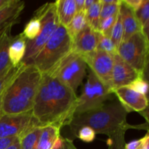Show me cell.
<instances>
[{"instance_id": "d4e9b609", "label": "cell", "mask_w": 149, "mask_h": 149, "mask_svg": "<svg viewBox=\"0 0 149 149\" xmlns=\"http://www.w3.org/2000/svg\"><path fill=\"white\" fill-rule=\"evenodd\" d=\"M100 21L108 17L115 16L119 13L120 0H101Z\"/></svg>"}, {"instance_id": "7c38bea8", "label": "cell", "mask_w": 149, "mask_h": 149, "mask_svg": "<svg viewBox=\"0 0 149 149\" xmlns=\"http://www.w3.org/2000/svg\"><path fill=\"white\" fill-rule=\"evenodd\" d=\"M119 103L124 106L127 111H143L148 106L146 96L134 91L128 87H122L113 91Z\"/></svg>"}, {"instance_id": "e0dca14e", "label": "cell", "mask_w": 149, "mask_h": 149, "mask_svg": "<svg viewBox=\"0 0 149 149\" xmlns=\"http://www.w3.org/2000/svg\"><path fill=\"white\" fill-rule=\"evenodd\" d=\"M27 40L22 33L13 36L9 48V58L13 66H17L22 63L26 51Z\"/></svg>"}, {"instance_id": "f1b7e54d", "label": "cell", "mask_w": 149, "mask_h": 149, "mask_svg": "<svg viewBox=\"0 0 149 149\" xmlns=\"http://www.w3.org/2000/svg\"><path fill=\"white\" fill-rule=\"evenodd\" d=\"M79 139L85 143H91L95 140L96 136V132L90 127L84 126L80 127L75 134Z\"/></svg>"}, {"instance_id": "836d02e7", "label": "cell", "mask_w": 149, "mask_h": 149, "mask_svg": "<svg viewBox=\"0 0 149 149\" xmlns=\"http://www.w3.org/2000/svg\"><path fill=\"white\" fill-rule=\"evenodd\" d=\"M124 1L131 8L133 9L135 12H136L139 9L143 2V0H124Z\"/></svg>"}, {"instance_id": "83f0119b", "label": "cell", "mask_w": 149, "mask_h": 149, "mask_svg": "<svg viewBox=\"0 0 149 149\" xmlns=\"http://www.w3.org/2000/svg\"><path fill=\"white\" fill-rule=\"evenodd\" d=\"M127 130H121L114 135L109 137L108 149H125V132Z\"/></svg>"}, {"instance_id": "ffe728a7", "label": "cell", "mask_w": 149, "mask_h": 149, "mask_svg": "<svg viewBox=\"0 0 149 149\" xmlns=\"http://www.w3.org/2000/svg\"><path fill=\"white\" fill-rule=\"evenodd\" d=\"M26 65L21 63L17 66H11L4 72L0 74V96L2 95L10 85L13 80L17 77Z\"/></svg>"}, {"instance_id": "30bf717a", "label": "cell", "mask_w": 149, "mask_h": 149, "mask_svg": "<svg viewBox=\"0 0 149 149\" xmlns=\"http://www.w3.org/2000/svg\"><path fill=\"white\" fill-rule=\"evenodd\" d=\"M82 58L95 75L111 90L113 55L97 49L89 55L82 56Z\"/></svg>"}, {"instance_id": "9c48e42d", "label": "cell", "mask_w": 149, "mask_h": 149, "mask_svg": "<svg viewBox=\"0 0 149 149\" xmlns=\"http://www.w3.org/2000/svg\"><path fill=\"white\" fill-rule=\"evenodd\" d=\"M39 127L42 126L32 111L18 114H3L0 117V138L17 137L20 139Z\"/></svg>"}, {"instance_id": "b9f144b4", "label": "cell", "mask_w": 149, "mask_h": 149, "mask_svg": "<svg viewBox=\"0 0 149 149\" xmlns=\"http://www.w3.org/2000/svg\"><path fill=\"white\" fill-rule=\"evenodd\" d=\"M6 149H20V141L19 139H17L14 143L12 144L11 146L7 148Z\"/></svg>"}, {"instance_id": "8d00e7d4", "label": "cell", "mask_w": 149, "mask_h": 149, "mask_svg": "<svg viewBox=\"0 0 149 149\" xmlns=\"http://www.w3.org/2000/svg\"><path fill=\"white\" fill-rule=\"evenodd\" d=\"M141 77H142L145 81H146L149 84V54L148 57H147L145 66H144L143 71Z\"/></svg>"}, {"instance_id": "ba28073f", "label": "cell", "mask_w": 149, "mask_h": 149, "mask_svg": "<svg viewBox=\"0 0 149 149\" xmlns=\"http://www.w3.org/2000/svg\"><path fill=\"white\" fill-rule=\"evenodd\" d=\"M117 54L141 77L149 54V46L142 31L122 42L118 47Z\"/></svg>"}, {"instance_id": "603a6c76", "label": "cell", "mask_w": 149, "mask_h": 149, "mask_svg": "<svg viewBox=\"0 0 149 149\" xmlns=\"http://www.w3.org/2000/svg\"><path fill=\"white\" fill-rule=\"evenodd\" d=\"M42 28L41 20L36 14L26 23L22 33L27 41H32L37 37Z\"/></svg>"}, {"instance_id": "d6986e66", "label": "cell", "mask_w": 149, "mask_h": 149, "mask_svg": "<svg viewBox=\"0 0 149 149\" xmlns=\"http://www.w3.org/2000/svg\"><path fill=\"white\" fill-rule=\"evenodd\" d=\"M61 128L52 125L42 127V133L33 149H52L55 140L61 135Z\"/></svg>"}, {"instance_id": "6da1fadb", "label": "cell", "mask_w": 149, "mask_h": 149, "mask_svg": "<svg viewBox=\"0 0 149 149\" xmlns=\"http://www.w3.org/2000/svg\"><path fill=\"white\" fill-rule=\"evenodd\" d=\"M32 113L42 127L69 125L75 114L78 97L56 77L42 74Z\"/></svg>"}, {"instance_id": "d590c367", "label": "cell", "mask_w": 149, "mask_h": 149, "mask_svg": "<svg viewBox=\"0 0 149 149\" xmlns=\"http://www.w3.org/2000/svg\"><path fill=\"white\" fill-rule=\"evenodd\" d=\"M141 141L139 140H135V141H130L128 143H125V149H141Z\"/></svg>"}, {"instance_id": "7bdbcfd3", "label": "cell", "mask_w": 149, "mask_h": 149, "mask_svg": "<svg viewBox=\"0 0 149 149\" xmlns=\"http://www.w3.org/2000/svg\"><path fill=\"white\" fill-rule=\"evenodd\" d=\"M10 0H0V9L2 8L4 6L8 4Z\"/></svg>"}, {"instance_id": "8fae6325", "label": "cell", "mask_w": 149, "mask_h": 149, "mask_svg": "<svg viewBox=\"0 0 149 149\" xmlns=\"http://www.w3.org/2000/svg\"><path fill=\"white\" fill-rule=\"evenodd\" d=\"M140 77L141 75L118 54L113 55V66L111 76L112 93H113V91L119 87H127Z\"/></svg>"}, {"instance_id": "ab89813d", "label": "cell", "mask_w": 149, "mask_h": 149, "mask_svg": "<svg viewBox=\"0 0 149 149\" xmlns=\"http://www.w3.org/2000/svg\"><path fill=\"white\" fill-rule=\"evenodd\" d=\"M84 1H85V0H75L76 7H77V13L83 12V10H84Z\"/></svg>"}, {"instance_id": "f546056e", "label": "cell", "mask_w": 149, "mask_h": 149, "mask_svg": "<svg viewBox=\"0 0 149 149\" xmlns=\"http://www.w3.org/2000/svg\"><path fill=\"white\" fill-rule=\"evenodd\" d=\"M127 87L132 89V90L140 93V94L144 95H146L149 90L148 83L146 81H145L141 77L135 79Z\"/></svg>"}, {"instance_id": "5b68a950", "label": "cell", "mask_w": 149, "mask_h": 149, "mask_svg": "<svg viewBox=\"0 0 149 149\" xmlns=\"http://www.w3.org/2000/svg\"><path fill=\"white\" fill-rule=\"evenodd\" d=\"M35 14L40 18L42 28L36 39L27 41L26 54L22 61V63L25 65H31L35 57L50 39L60 25L55 2L43 4L35 12Z\"/></svg>"}, {"instance_id": "52a82bcc", "label": "cell", "mask_w": 149, "mask_h": 149, "mask_svg": "<svg viewBox=\"0 0 149 149\" xmlns=\"http://www.w3.org/2000/svg\"><path fill=\"white\" fill-rule=\"evenodd\" d=\"M86 69L87 63L82 56L72 51L55 69L46 74L56 77L61 82L76 93L85 77Z\"/></svg>"}, {"instance_id": "e575fe53", "label": "cell", "mask_w": 149, "mask_h": 149, "mask_svg": "<svg viewBox=\"0 0 149 149\" xmlns=\"http://www.w3.org/2000/svg\"><path fill=\"white\" fill-rule=\"evenodd\" d=\"M59 149H77V148L71 140L63 138L62 146Z\"/></svg>"}, {"instance_id": "484cf974", "label": "cell", "mask_w": 149, "mask_h": 149, "mask_svg": "<svg viewBox=\"0 0 149 149\" xmlns=\"http://www.w3.org/2000/svg\"><path fill=\"white\" fill-rule=\"evenodd\" d=\"M97 49L103 51L112 55L117 54V47L113 44L110 37L97 31Z\"/></svg>"}, {"instance_id": "3957f363", "label": "cell", "mask_w": 149, "mask_h": 149, "mask_svg": "<svg viewBox=\"0 0 149 149\" xmlns=\"http://www.w3.org/2000/svg\"><path fill=\"white\" fill-rule=\"evenodd\" d=\"M42 76L33 65H26L3 95V113L18 114L32 111Z\"/></svg>"}, {"instance_id": "f6af8a7d", "label": "cell", "mask_w": 149, "mask_h": 149, "mask_svg": "<svg viewBox=\"0 0 149 149\" xmlns=\"http://www.w3.org/2000/svg\"><path fill=\"white\" fill-rule=\"evenodd\" d=\"M146 96V98H147V100H148V102L149 103V90H148V93H147V95Z\"/></svg>"}, {"instance_id": "7a4b0ae2", "label": "cell", "mask_w": 149, "mask_h": 149, "mask_svg": "<svg viewBox=\"0 0 149 149\" xmlns=\"http://www.w3.org/2000/svg\"><path fill=\"white\" fill-rule=\"evenodd\" d=\"M127 113L118 100L108 104L105 103L97 109L74 115L68 126L74 135L80 127L87 126L92 128L96 133L110 137L121 130L135 127L127 122Z\"/></svg>"}, {"instance_id": "9a60e30c", "label": "cell", "mask_w": 149, "mask_h": 149, "mask_svg": "<svg viewBox=\"0 0 149 149\" xmlns=\"http://www.w3.org/2000/svg\"><path fill=\"white\" fill-rule=\"evenodd\" d=\"M24 7L23 1L10 0L8 4L0 9V31L15 24Z\"/></svg>"}, {"instance_id": "1f68e13d", "label": "cell", "mask_w": 149, "mask_h": 149, "mask_svg": "<svg viewBox=\"0 0 149 149\" xmlns=\"http://www.w3.org/2000/svg\"><path fill=\"white\" fill-rule=\"evenodd\" d=\"M117 15L101 20L100 23V26H99L98 32L103 33L105 36H107L109 37H110L111 32L113 25H114L115 22H116Z\"/></svg>"}, {"instance_id": "4fadbf2b", "label": "cell", "mask_w": 149, "mask_h": 149, "mask_svg": "<svg viewBox=\"0 0 149 149\" xmlns=\"http://www.w3.org/2000/svg\"><path fill=\"white\" fill-rule=\"evenodd\" d=\"M97 31L90 26L77 33L73 38V52L84 56L97 50Z\"/></svg>"}, {"instance_id": "7402d4cb", "label": "cell", "mask_w": 149, "mask_h": 149, "mask_svg": "<svg viewBox=\"0 0 149 149\" xmlns=\"http://www.w3.org/2000/svg\"><path fill=\"white\" fill-rule=\"evenodd\" d=\"M87 26H88V23L86 19L85 13L84 12H79L76 13L71 23L66 27V29L73 39L77 33L85 29Z\"/></svg>"}, {"instance_id": "ac0fdd59", "label": "cell", "mask_w": 149, "mask_h": 149, "mask_svg": "<svg viewBox=\"0 0 149 149\" xmlns=\"http://www.w3.org/2000/svg\"><path fill=\"white\" fill-rule=\"evenodd\" d=\"M55 2L60 24L66 28L77 13L75 0H58Z\"/></svg>"}, {"instance_id": "ee69618b", "label": "cell", "mask_w": 149, "mask_h": 149, "mask_svg": "<svg viewBox=\"0 0 149 149\" xmlns=\"http://www.w3.org/2000/svg\"><path fill=\"white\" fill-rule=\"evenodd\" d=\"M4 95V94H3ZM3 95L1 96H0V117L2 116L4 113H3V111H2V97H3Z\"/></svg>"}, {"instance_id": "74e56055", "label": "cell", "mask_w": 149, "mask_h": 149, "mask_svg": "<svg viewBox=\"0 0 149 149\" xmlns=\"http://www.w3.org/2000/svg\"><path fill=\"white\" fill-rule=\"evenodd\" d=\"M141 149H149V130L146 134L145 136L141 139Z\"/></svg>"}, {"instance_id": "5bb4252c", "label": "cell", "mask_w": 149, "mask_h": 149, "mask_svg": "<svg viewBox=\"0 0 149 149\" xmlns=\"http://www.w3.org/2000/svg\"><path fill=\"white\" fill-rule=\"evenodd\" d=\"M119 13L121 15L123 25L124 36L123 40L126 41L135 33L142 31V26L137 18L135 12L124 0H120L119 3Z\"/></svg>"}, {"instance_id": "f35d334b", "label": "cell", "mask_w": 149, "mask_h": 149, "mask_svg": "<svg viewBox=\"0 0 149 149\" xmlns=\"http://www.w3.org/2000/svg\"><path fill=\"white\" fill-rule=\"evenodd\" d=\"M142 33H143L144 36H145L146 39L147 41V43H148L149 46V19L148 21L146 23V24L143 26Z\"/></svg>"}, {"instance_id": "8992f818", "label": "cell", "mask_w": 149, "mask_h": 149, "mask_svg": "<svg viewBox=\"0 0 149 149\" xmlns=\"http://www.w3.org/2000/svg\"><path fill=\"white\" fill-rule=\"evenodd\" d=\"M113 94L111 90L90 69L87 79L78 97L75 114L97 109L105 104Z\"/></svg>"}, {"instance_id": "2e32d148", "label": "cell", "mask_w": 149, "mask_h": 149, "mask_svg": "<svg viewBox=\"0 0 149 149\" xmlns=\"http://www.w3.org/2000/svg\"><path fill=\"white\" fill-rule=\"evenodd\" d=\"M13 26L0 31V74L13 66L9 58V48L13 36L11 34Z\"/></svg>"}, {"instance_id": "44dd1931", "label": "cell", "mask_w": 149, "mask_h": 149, "mask_svg": "<svg viewBox=\"0 0 149 149\" xmlns=\"http://www.w3.org/2000/svg\"><path fill=\"white\" fill-rule=\"evenodd\" d=\"M101 7V0H95L94 4H92L85 13L88 26L96 31H98L99 26H100Z\"/></svg>"}, {"instance_id": "277c9868", "label": "cell", "mask_w": 149, "mask_h": 149, "mask_svg": "<svg viewBox=\"0 0 149 149\" xmlns=\"http://www.w3.org/2000/svg\"><path fill=\"white\" fill-rule=\"evenodd\" d=\"M72 37L68 33L66 28L60 24L53 35L35 57L31 65L42 74H49L72 52Z\"/></svg>"}, {"instance_id": "60d3db41", "label": "cell", "mask_w": 149, "mask_h": 149, "mask_svg": "<svg viewBox=\"0 0 149 149\" xmlns=\"http://www.w3.org/2000/svg\"><path fill=\"white\" fill-rule=\"evenodd\" d=\"M95 1V0H85L84 1V13L87 11L89 8L90 7V6L92 5L93 4H94V2Z\"/></svg>"}, {"instance_id": "cb8c5ba5", "label": "cell", "mask_w": 149, "mask_h": 149, "mask_svg": "<svg viewBox=\"0 0 149 149\" xmlns=\"http://www.w3.org/2000/svg\"><path fill=\"white\" fill-rule=\"evenodd\" d=\"M42 127H39L22 138L19 139L20 141V149H33L35 146H36V142H37L38 139H39V136H40L41 133H42Z\"/></svg>"}, {"instance_id": "4dcf8cb0", "label": "cell", "mask_w": 149, "mask_h": 149, "mask_svg": "<svg viewBox=\"0 0 149 149\" xmlns=\"http://www.w3.org/2000/svg\"><path fill=\"white\" fill-rule=\"evenodd\" d=\"M135 15L143 28L149 19V0H143L141 7L135 12Z\"/></svg>"}, {"instance_id": "4316f807", "label": "cell", "mask_w": 149, "mask_h": 149, "mask_svg": "<svg viewBox=\"0 0 149 149\" xmlns=\"http://www.w3.org/2000/svg\"><path fill=\"white\" fill-rule=\"evenodd\" d=\"M123 25H122V17H121V15L119 11L117 17H116V22H115L114 25H113V29H112L110 35L111 39L113 42V44L116 45V47H117V49L119 45H120V44L122 42V40H123Z\"/></svg>"}, {"instance_id": "d6a6232c", "label": "cell", "mask_w": 149, "mask_h": 149, "mask_svg": "<svg viewBox=\"0 0 149 149\" xmlns=\"http://www.w3.org/2000/svg\"><path fill=\"white\" fill-rule=\"evenodd\" d=\"M17 139V137H11V138H0V149H6L14 143Z\"/></svg>"}]
</instances>
